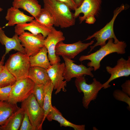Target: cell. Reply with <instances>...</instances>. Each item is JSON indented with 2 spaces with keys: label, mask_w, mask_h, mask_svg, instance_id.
Returning <instances> with one entry per match:
<instances>
[{
  "label": "cell",
  "mask_w": 130,
  "mask_h": 130,
  "mask_svg": "<svg viewBox=\"0 0 130 130\" xmlns=\"http://www.w3.org/2000/svg\"><path fill=\"white\" fill-rule=\"evenodd\" d=\"M35 84L28 77L17 80L6 101L12 104L22 102L32 93Z\"/></svg>",
  "instance_id": "7"
},
{
  "label": "cell",
  "mask_w": 130,
  "mask_h": 130,
  "mask_svg": "<svg viewBox=\"0 0 130 130\" xmlns=\"http://www.w3.org/2000/svg\"><path fill=\"white\" fill-rule=\"evenodd\" d=\"M24 118L19 130H34L27 114L25 112Z\"/></svg>",
  "instance_id": "30"
},
{
  "label": "cell",
  "mask_w": 130,
  "mask_h": 130,
  "mask_svg": "<svg viewBox=\"0 0 130 130\" xmlns=\"http://www.w3.org/2000/svg\"><path fill=\"white\" fill-rule=\"evenodd\" d=\"M113 95L114 98L117 100L126 103L128 106V110L130 109V98L129 96L119 89L115 90Z\"/></svg>",
  "instance_id": "28"
},
{
  "label": "cell",
  "mask_w": 130,
  "mask_h": 130,
  "mask_svg": "<svg viewBox=\"0 0 130 130\" xmlns=\"http://www.w3.org/2000/svg\"><path fill=\"white\" fill-rule=\"evenodd\" d=\"M107 71L111 75L107 81L102 84L103 88L106 89L110 86L109 83L113 80L117 78L128 77L130 75V57H128L126 60L123 58L118 59L116 65L113 67L107 66Z\"/></svg>",
  "instance_id": "12"
},
{
  "label": "cell",
  "mask_w": 130,
  "mask_h": 130,
  "mask_svg": "<svg viewBox=\"0 0 130 130\" xmlns=\"http://www.w3.org/2000/svg\"><path fill=\"white\" fill-rule=\"evenodd\" d=\"M19 37L26 54L29 57L38 53L44 46L45 38L41 33L35 34L25 32Z\"/></svg>",
  "instance_id": "8"
},
{
  "label": "cell",
  "mask_w": 130,
  "mask_h": 130,
  "mask_svg": "<svg viewBox=\"0 0 130 130\" xmlns=\"http://www.w3.org/2000/svg\"><path fill=\"white\" fill-rule=\"evenodd\" d=\"M13 85L0 88V100L6 101L12 89Z\"/></svg>",
  "instance_id": "29"
},
{
  "label": "cell",
  "mask_w": 130,
  "mask_h": 130,
  "mask_svg": "<svg viewBox=\"0 0 130 130\" xmlns=\"http://www.w3.org/2000/svg\"><path fill=\"white\" fill-rule=\"evenodd\" d=\"M46 38L44 46L47 49L48 58L51 65L60 62V59L59 56L56 55L55 48L58 42L65 40L63 33L61 31L57 30L53 26L51 32Z\"/></svg>",
  "instance_id": "11"
},
{
  "label": "cell",
  "mask_w": 130,
  "mask_h": 130,
  "mask_svg": "<svg viewBox=\"0 0 130 130\" xmlns=\"http://www.w3.org/2000/svg\"><path fill=\"white\" fill-rule=\"evenodd\" d=\"M0 43L5 47V52L3 55L5 56L12 50L26 54L24 47L22 46L18 35L15 33L12 38L8 37L4 31L0 26Z\"/></svg>",
  "instance_id": "16"
},
{
  "label": "cell",
  "mask_w": 130,
  "mask_h": 130,
  "mask_svg": "<svg viewBox=\"0 0 130 130\" xmlns=\"http://www.w3.org/2000/svg\"><path fill=\"white\" fill-rule=\"evenodd\" d=\"M93 40L86 43L80 40L70 44H65L63 41L58 42L56 46L55 53L58 56H64L72 59L86 49L94 42Z\"/></svg>",
  "instance_id": "10"
},
{
  "label": "cell",
  "mask_w": 130,
  "mask_h": 130,
  "mask_svg": "<svg viewBox=\"0 0 130 130\" xmlns=\"http://www.w3.org/2000/svg\"><path fill=\"white\" fill-rule=\"evenodd\" d=\"M21 107L27 115L34 130H42L44 111L32 93L22 102Z\"/></svg>",
  "instance_id": "5"
},
{
  "label": "cell",
  "mask_w": 130,
  "mask_h": 130,
  "mask_svg": "<svg viewBox=\"0 0 130 130\" xmlns=\"http://www.w3.org/2000/svg\"><path fill=\"white\" fill-rule=\"evenodd\" d=\"M12 5L14 7L27 11L35 18L41 9V6L37 0H13Z\"/></svg>",
  "instance_id": "20"
},
{
  "label": "cell",
  "mask_w": 130,
  "mask_h": 130,
  "mask_svg": "<svg viewBox=\"0 0 130 130\" xmlns=\"http://www.w3.org/2000/svg\"><path fill=\"white\" fill-rule=\"evenodd\" d=\"M5 57V56L3 55L2 57L1 60H0V73L3 70L4 66V64Z\"/></svg>",
  "instance_id": "34"
},
{
  "label": "cell",
  "mask_w": 130,
  "mask_h": 130,
  "mask_svg": "<svg viewBox=\"0 0 130 130\" xmlns=\"http://www.w3.org/2000/svg\"><path fill=\"white\" fill-rule=\"evenodd\" d=\"M52 28L46 27L33 19L29 23L17 25L15 27L14 32L15 33L20 35L25 30H28L34 34L41 33L46 38L51 32Z\"/></svg>",
  "instance_id": "15"
},
{
  "label": "cell",
  "mask_w": 130,
  "mask_h": 130,
  "mask_svg": "<svg viewBox=\"0 0 130 130\" xmlns=\"http://www.w3.org/2000/svg\"><path fill=\"white\" fill-rule=\"evenodd\" d=\"M35 84H45L50 80L46 69L37 66H31L28 77Z\"/></svg>",
  "instance_id": "21"
},
{
  "label": "cell",
  "mask_w": 130,
  "mask_h": 130,
  "mask_svg": "<svg viewBox=\"0 0 130 130\" xmlns=\"http://www.w3.org/2000/svg\"><path fill=\"white\" fill-rule=\"evenodd\" d=\"M122 90L130 96V80H126L121 85Z\"/></svg>",
  "instance_id": "32"
},
{
  "label": "cell",
  "mask_w": 130,
  "mask_h": 130,
  "mask_svg": "<svg viewBox=\"0 0 130 130\" xmlns=\"http://www.w3.org/2000/svg\"><path fill=\"white\" fill-rule=\"evenodd\" d=\"M29 57L18 52L10 55L5 66L17 80L28 77L31 67Z\"/></svg>",
  "instance_id": "3"
},
{
  "label": "cell",
  "mask_w": 130,
  "mask_h": 130,
  "mask_svg": "<svg viewBox=\"0 0 130 130\" xmlns=\"http://www.w3.org/2000/svg\"><path fill=\"white\" fill-rule=\"evenodd\" d=\"M22 108H19L13 113L5 123L0 126V130H18L21 125L24 115Z\"/></svg>",
  "instance_id": "19"
},
{
  "label": "cell",
  "mask_w": 130,
  "mask_h": 130,
  "mask_svg": "<svg viewBox=\"0 0 130 130\" xmlns=\"http://www.w3.org/2000/svg\"><path fill=\"white\" fill-rule=\"evenodd\" d=\"M35 19L37 22L46 27L51 28L54 26V21L52 16L44 8H41L39 13Z\"/></svg>",
  "instance_id": "25"
},
{
  "label": "cell",
  "mask_w": 130,
  "mask_h": 130,
  "mask_svg": "<svg viewBox=\"0 0 130 130\" xmlns=\"http://www.w3.org/2000/svg\"><path fill=\"white\" fill-rule=\"evenodd\" d=\"M32 94L39 104L43 107L44 96V84H35Z\"/></svg>",
  "instance_id": "27"
},
{
  "label": "cell",
  "mask_w": 130,
  "mask_h": 130,
  "mask_svg": "<svg viewBox=\"0 0 130 130\" xmlns=\"http://www.w3.org/2000/svg\"><path fill=\"white\" fill-rule=\"evenodd\" d=\"M54 88V86L50 80L44 85V96L43 107L44 111V121L52 107V96Z\"/></svg>",
  "instance_id": "24"
},
{
  "label": "cell",
  "mask_w": 130,
  "mask_h": 130,
  "mask_svg": "<svg viewBox=\"0 0 130 130\" xmlns=\"http://www.w3.org/2000/svg\"><path fill=\"white\" fill-rule=\"evenodd\" d=\"M46 118L49 122L52 120L57 121L60 124L61 127H70L75 130H85V129L84 125H77L68 121L63 116L62 113L55 106H52Z\"/></svg>",
  "instance_id": "18"
},
{
  "label": "cell",
  "mask_w": 130,
  "mask_h": 130,
  "mask_svg": "<svg viewBox=\"0 0 130 130\" xmlns=\"http://www.w3.org/2000/svg\"><path fill=\"white\" fill-rule=\"evenodd\" d=\"M65 63V67L63 75L64 79L67 82L70 81L73 78L85 75L94 77L91 71L94 70L93 67H87L82 64L78 65L74 63V61L64 57H62Z\"/></svg>",
  "instance_id": "9"
},
{
  "label": "cell",
  "mask_w": 130,
  "mask_h": 130,
  "mask_svg": "<svg viewBox=\"0 0 130 130\" xmlns=\"http://www.w3.org/2000/svg\"><path fill=\"white\" fill-rule=\"evenodd\" d=\"M65 67L64 63H59L51 65L46 71L56 91L55 94L56 95L61 90L65 92L67 82L64 81L63 74Z\"/></svg>",
  "instance_id": "13"
},
{
  "label": "cell",
  "mask_w": 130,
  "mask_h": 130,
  "mask_svg": "<svg viewBox=\"0 0 130 130\" xmlns=\"http://www.w3.org/2000/svg\"><path fill=\"white\" fill-rule=\"evenodd\" d=\"M3 10V9L0 7V12L1 11Z\"/></svg>",
  "instance_id": "36"
},
{
  "label": "cell",
  "mask_w": 130,
  "mask_h": 130,
  "mask_svg": "<svg viewBox=\"0 0 130 130\" xmlns=\"http://www.w3.org/2000/svg\"><path fill=\"white\" fill-rule=\"evenodd\" d=\"M114 40L110 38L108 40L107 43L96 52L87 55H83L79 58V60L82 62L85 60L90 61L87 64L88 67H93L95 71L99 69L100 62L106 56L113 53L118 54H123L126 52L127 44L124 41H119L117 43L114 42Z\"/></svg>",
  "instance_id": "2"
},
{
  "label": "cell",
  "mask_w": 130,
  "mask_h": 130,
  "mask_svg": "<svg viewBox=\"0 0 130 130\" xmlns=\"http://www.w3.org/2000/svg\"><path fill=\"white\" fill-rule=\"evenodd\" d=\"M102 2V0H84L80 6L74 11V17L76 18L80 13H83L82 16L79 17L81 23L88 16H96L100 10Z\"/></svg>",
  "instance_id": "14"
},
{
  "label": "cell",
  "mask_w": 130,
  "mask_h": 130,
  "mask_svg": "<svg viewBox=\"0 0 130 130\" xmlns=\"http://www.w3.org/2000/svg\"><path fill=\"white\" fill-rule=\"evenodd\" d=\"M125 9V6L123 4L120 7L117 8L114 11L113 17L109 22L100 30L96 32L92 35L88 36L85 40H90L94 38L97 41L94 44L90 46V49L89 53L96 47L98 46H100L101 47L105 45L106 43V41L110 39H113L115 43H117L119 41L115 34L114 25L118 15Z\"/></svg>",
  "instance_id": "4"
},
{
  "label": "cell",
  "mask_w": 130,
  "mask_h": 130,
  "mask_svg": "<svg viewBox=\"0 0 130 130\" xmlns=\"http://www.w3.org/2000/svg\"><path fill=\"white\" fill-rule=\"evenodd\" d=\"M85 22L89 24H93L96 21L95 16L91 15L87 17L85 19Z\"/></svg>",
  "instance_id": "33"
},
{
  "label": "cell",
  "mask_w": 130,
  "mask_h": 130,
  "mask_svg": "<svg viewBox=\"0 0 130 130\" xmlns=\"http://www.w3.org/2000/svg\"><path fill=\"white\" fill-rule=\"evenodd\" d=\"M48 52L44 46L38 53L29 57L31 66H37L47 69L51 65L47 55Z\"/></svg>",
  "instance_id": "22"
},
{
  "label": "cell",
  "mask_w": 130,
  "mask_h": 130,
  "mask_svg": "<svg viewBox=\"0 0 130 130\" xmlns=\"http://www.w3.org/2000/svg\"><path fill=\"white\" fill-rule=\"evenodd\" d=\"M67 6L71 9L75 11L78 7L75 0H56Z\"/></svg>",
  "instance_id": "31"
},
{
  "label": "cell",
  "mask_w": 130,
  "mask_h": 130,
  "mask_svg": "<svg viewBox=\"0 0 130 130\" xmlns=\"http://www.w3.org/2000/svg\"><path fill=\"white\" fill-rule=\"evenodd\" d=\"M19 108L17 104H12L0 100V126L3 125L12 114Z\"/></svg>",
  "instance_id": "23"
},
{
  "label": "cell",
  "mask_w": 130,
  "mask_h": 130,
  "mask_svg": "<svg viewBox=\"0 0 130 130\" xmlns=\"http://www.w3.org/2000/svg\"><path fill=\"white\" fill-rule=\"evenodd\" d=\"M16 81V78L4 65L0 73V88L13 85Z\"/></svg>",
  "instance_id": "26"
},
{
  "label": "cell",
  "mask_w": 130,
  "mask_h": 130,
  "mask_svg": "<svg viewBox=\"0 0 130 130\" xmlns=\"http://www.w3.org/2000/svg\"><path fill=\"white\" fill-rule=\"evenodd\" d=\"M5 19L8 21L5 26H13L16 24L30 22L34 19V17L27 16L18 8L13 6L8 9Z\"/></svg>",
  "instance_id": "17"
},
{
  "label": "cell",
  "mask_w": 130,
  "mask_h": 130,
  "mask_svg": "<svg viewBox=\"0 0 130 130\" xmlns=\"http://www.w3.org/2000/svg\"><path fill=\"white\" fill-rule=\"evenodd\" d=\"M84 0H75L78 7L81 5Z\"/></svg>",
  "instance_id": "35"
},
{
  "label": "cell",
  "mask_w": 130,
  "mask_h": 130,
  "mask_svg": "<svg viewBox=\"0 0 130 130\" xmlns=\"http://www.w3.org/2000/svg\"><path fill=\"white\" fill-rule=\"evenodd\" d=\"M44 8L52 16L54 26L66 28L75 25V19L71 9L65 4L56 0H43Z\"/></svg>",
  "instance_id": "1"
},
{
  "label": "cell",
  "mask_w": 130,
  "mask_h": 130,
  "mask_svg": "<svg viewBox=\"0 0 130 130\" xmlns=\"http://www.w3.org/2000/svg\"><path fill=\"white\" fill-rule=\"evenodd\" d=\"M85 75L76 78L75 83L78 91L82 92L84 96L82 103L83 107L87 109L91 102L96 99L99 91L103 88L102 84L94 78L92 83H86Z\"/></svg>",
  "instance_id": "6"
}]
</instances>
